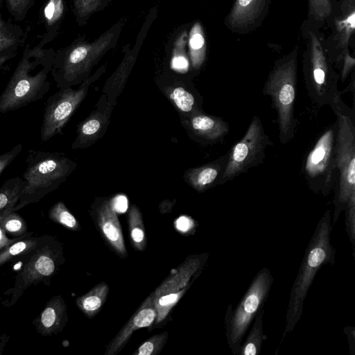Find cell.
I'll return each instance as SVG.
<instances>
[{"instance_id":"cell-1","label":"cell","mask_w":355,"mask_h":355,"mask_svg":"<svg viewBox=\"0 0 355 355\" xmlns=\"http://www.w3.org/2000/svg\"><path fill=\"white\" fill-rule=\"evenodd\" d=\"M331 210L327 209L316 225L308 243L291 287L282 340L287 334L294 330L299 322L307 293L318 271L324 265L334 263L336 250L331 243Z\"/></svg>"},{"instance_id":"cell-2","label":"cell","mask_w":355,"mask_h":355,"mask_svg":"<svg viewBox=\"0 0 355 355\" xmlns=\"http://www.w3.org/2000/svg\"><path fill=\"white\" fill-rule=\"evenodd\" d=\"M330 106L336 116L335 158L336 178L334 187L335 224L349 200L355 198V112L342 100L339 92Z\"/></svg>"},{"instance_id":"cell-3","label":"cell","mask_w":355,"mask_h":355,"mask_svg":"<svg viewBox=\"0 0 355 355\" xmlns=\"http://www.w3.org/2000/svg\"><path fill=\"white\" fill-rule=\"evenodd\" d=\"M23 174L25 184L13 211L42 199L71 174L76 164L58 153L29 150Z\"/></svg>"},{"instance_id":"cell-4","label":"cell","mask_w":355,"mask_h":355,"mask_svg":"<svg viewBox=\"0 0 355 355\" xmlns=\"http://www.w3.org/2000/svg\"><path fill=\"white\" fill-rule=\"evenodd\" d=\"M51 60L26 52L0 95V113L12 112L42 99L50 89Z\"/></svg>"},{"instance_id":"cell-5","label":"cell","mask_w":355,"mask_h":355,"mask_svg":"<svg viewBox=\"0 0 355 355\" xmlns=\"http://www.w3.org/2000/svg\"><path fill=\"white\" fill-rule=\"evenodd\" d=\"M296 54L278 63L270 73L263 93L272 100L277 112L279 139L286 144L295 136L296 120L294 105L296 95Z\"/></svg>"},{"instance_id":"cell-6","label":"cell","mask_w":355,"mask_h":355,"mask_svg":"<svg viewBox=\"0 0 355 355\" xmlns=\"http://www.w3.org/2000/svg\"><path fill=\"white\" fill-rule=\"evenodd\" d=\"M268 268L261 269L240 302L233 309L230 304L225 315V336L227 345L234 355H238L243 338L257 313L263 309L273 283Z\"/></svg>"},{"instance_id":"cell-7","label":"cell","mask_w":355,"mask_h":355,"mask_svg":"<svg viewBox=\"0 0 355 355\" xmlns=\"http://www.w3.org/2000/svg\"><path fill=\"white\" fill-rule=\"evenodd\" d=\"M337 123L329 127L318 139L304 164L307 184L313 192L328 196L336 178L335 141Z\"/></svg>"},{"instance_id":"cell-8","label":"cell","mask_w":355,"mask_h":355,"mask_svg":"<svg viewBox=\"0 0 355 355\" xmlns=\"http://www.w3.org/2000/svg\"><path fill=\"white\" fill-rule=\"evenodd\" d=\"M272 144L260 118L254 116L244 136L228 152L227 162L218 185L261 164L266 157V148Z\"/></svg>"},{"instance_id":"cell-9","label":"cell","mask_w":355,"mask_h":355,"mask_svg":"<svg viewBox=\"0 0 355 355\" xmlns=\"http://www.w3.org/2000/svg\"><path fill=\"white\" fill-rule=\"evenodd\" d=\"M28 255V260L16 276L15 286L12 289L15 300L30 286L44 282L51 277L64 261L61 244L54 238L47 236L42 237Z\"/></svg>"},{"instance_id":"cell-10","label":"cell","mask_w":355,"mask_h":355,"mask_svg":"<svg viewBox=\"0 0 355 355\" xmlns=\"http://www.w3.org/2000/svg\"><path fill=\"white\" fill-rule=\"evenodd\" d=\"M105 70L99 69L92 77L85 78L78 89L67 87L49 96L46 101L40 136L42 141H47L60 134L76 110L85 98L90 84Z\"/></svg>"},{"instance_id":"cell-11","label":"cell","mask_w":355,"mask_h":355,"mask_svg":"<svg viewBox=\"0 0 355 355\" xmlns=\"http://www.w3.org/2000/svg\"><path fill=\"white\" fill-rule=\"evenodd\" d=\"M114 33H105L90 44H80L72 49L62 64L56 67L53 76L60 89L70 87L86 73L105 52L113 40Z\"/></svg>"},{"instance_id":"cell-12","label":"cell","mask_w":355,"mask_h":355,"mask_svg":"<svg viewBox=\"0 0 355 355\" xmlns=\"http://www.w3.org/2000/svg\"><path fill=\"white\" fill-rule=\"evenodd\" d=\"M310 67L305 77L307 93L318 106L330 105L339 92L338 77L331 71L318 37L313 33H310Z\"/></svg>"},{"instance_id":"cell-13","label":"cell","mask_w":355,"mask_h":355,"mask_svg":"<svg viewBox=\"0 0 355 355\" xmlns=\"http://www.w3.org/2000/svg\"><path fill=\"white\" fill-rule=\"evenodd\" d=\"M155 318L156 311L151 293L110 341L106 348L105 355L118 354L135 331L150 327L155 322Z\"/></svg>"},{"instance_id":"cell-14","label":"cell","mask_w":355,"mask_h":355,"mask_svg":"<svg viewBox=\"0 0 355 355\" xmlns=\"http://www.w3.org/2000/svg\"><path fill=\"white\" fill-rule=\"evenodd\" d=\"M96 223L103 238L111 249L123 258L127 257V250L121 227L111 200H104L96 209Z\"/></svg>"},{"instance_id":"cell-15","label":"cell","mask_w":355,"mask_h":355,"mask_svg":"<svg viewBox=\"0 0 355 355\" xmlns=\"http://www.w3.org/2000/svg\"><path fill=\"white\" fill-rule=\"evenodd\" d=\"M208 257L207 253L188 256L175 272L166 278L152 293L153 297H156L189 287L191 278L196 277L201 272Z\"/></svg>"},{"instance_id":"cell-16","label":"cell","mask_w":355,"mask_h":355,"mask_svg":"<svg viewBox=\"0 0 355 355\" xmlns=\"http://www.w3.org/2000/svg\"><path fill=\"white\" fill-rule=\"evenodd\" d=\"M113 105L98 108L78 126L76 137L71 146L73 149L85 148L103 136L106 130Z\"/></svg>"},{"instance_id":"cell-17","label":"cell","mask_w":355,"mask_h":355,"mask_svg":"<svg viewBox=\"0 0 355 355\" xmlns=\"http://www.w3.org/2000/svg\"><path fill=\"white\" fill-rule=\"evenodd\" d=\"M67 306L63 298H51L33 321L37 332L42 336H51L60 333L67 322Z\"/></svg>"},{"instance_id":"cell-18","label":"cell","mask_w":355,"mask_h":355,"mask_svg":"<svg viewBox=\"0 0 355 355\" xmlns=\"http://www.w3.org/2000/svg\"><path fill=\"white\" fill-rule=\"evenodd\" d=\"M228 159V153L211 163L189 169L184 175L187 181L198 192L218 185Z\"/></svg>"},{"instance_id":"cell-19","label":"cell","mask_w":355,"mask_h":355,"mask_svg":"<svg viewBox=\"0 0 355 355\" xmlns=\"http://www.w3.org/2000/svg\"><path fill=\"white\" fill-rule=\"evenodd\" d=\"M193 134L208 141H218L229 132V125L223 119L197 113L189 119Z\"/></svg>"},{"instance_id":"cell-20","label":"cell","mask_w":355,"mask_h":355,"mask_svg":"<svg viewBox=\"0 0 355 355\" xmlns=\"http://www.w3.org/2000/svg\"><path fill=\"white\" fill-rule=\"evenodd\" d=\"M265 0H236L227 16L232 28H243L252 24L260 15Z\"/></svg>"},{"instance_id":"cell-21","label":"cell","mask_w":355,"mask_h":355,"mask_svg":"<svg viewBox=\"0 0 355 355\" xmlns=\"http://www.w3.org/2000/svg\"><path fill=\"white\" fill-rule=\"evenodd\" d=\"M108 285L102 282L89 292L78 297L76 304L78 309L88 318L94 317L102 309L108 293Z\"/></svg>"},{"instance_id":"cell-22","label":"cell","mask_w":355,"mask_h":355,"mask_svg":"<svg viewBox=\"0 0 355 355\" xmlns=\"http://www.w3.org/2000/svg\"><path fill=\"white\" fill-rule=\"evenodd\" d=\"M341 8V15L336 18L335 24L339 46L345 48L355 28L354 0H345Z\"/></svg>"},{"instance_id":"cell-23","label":"cell","mask_w":355,"mask_h":355,"mask_svg":"<svg viewBox=\"0 0 355 355\" xmlns=\"http://www.w3.org/2000/svg\"><path fill=\"white\" fill-rule=\"evenodd\" d=\"M263 310H260L256 315L252 326L245 341L241 343L238 355H259L262 343L267 339L263 329Z\"/></svg>"},{"instance_id":"cell-24","label":"cell","mask_w":355,"mask_h":355,"mask_svg":"<svg viewBox=\"0 0 355 355\" xmlns=\"http://www.w3.org/2000/svg\"><path fill=\"white\" fill-rule=\"evenodd\" d=\"M33 232L19 236L16 241L0 249V266L19 255H26L40 243L42 237H32Z\"/></svg>"},{"instance_id":"cell-25","label":"cell","mask_w":355,"mask_h":355,"mask_svg":"<svg viewBox=\"0 0 355 355\" xmlns=\"http://www.w3.org/2000/svg\"><path fill=\"white\" fill-rule=\"evenodd\" d=\"M189 55L192 66L199 69L206 56V42L203 29L199 22H196L191 28L188 38Z\"/></svg>"},{"instance_id":"cell-26","label":"cell","mask_w":355,"mask_h":355,"mask_svg":"<svg viewBox=\"0 0 355 355\" xmlns=\"http://www.w3.org/2000/svg\"><path fill=\"white\" fill-rule=\"evenodd\" d=\"M132 65L131 60L128 59L106 82L103 92L106 95L110 105H114L116 98L123 91Z\"/></svg>"},{"instance_id":"cell-27","label":"cell","mask_w":355,"mask_h":355,"mask_svg":"<svg viewBox=\"0 0 355 355\" xmlns=\"http://www.w3.org/2000/svg\"><path fill=\"white\" fill-rule=\"evenodd\" d=\"M128 225L131 243L134 248L144 251L146 246V239L142 214L139 208L133 205L128 214Z\"/></svg>"},{"instance_id":"cell-28","label":"cell","mask_w":355,"mask_h":355,"mask_svg":"<svg viewBox=\"0 0 355 355\" xmlns=\"http://www.w3.org/2000/svg\"><path fill=\"white\" fill-rule=\"evenodd\" d=\"M25 184L24 180L15 177L6 180L0 187V214L6 208L15 206Z\"/></svg>"},{"instance_id":"cell-29","label":"cell","mask_w":355,"mask_h":355,"mask_svg":"<svg viewBox=\"0 0 355 355\" xmlns=\"http://www.w3.org/2000/svg\"><path fill=\"white\" fill-rule=\"evenodd\" d=\"M189 287H186L179 291L166 293L153 297L154 306L156 311L155 323L157 324L163 322L168 316L171 310L176 305Z\"/></svg>"},{"instance_id":"cell-30","label":"cell","mask_w":355,"mask_h":355,"mask_svg":"<svg viewBox=\"0 0 355 355\" xmlns=\"http://www.w3.org/2000/svg\"><path fill=\"white\" fill-rule=\"evenodd\" d=\"M49 218L70 230H80L78 222L62 201H58L50 208Z\"/></svg>"},{"instance_id":"cell-31","label":"cell","mask_w":355,"mask_h":355,"mask_svg":"<svg viewBox=\"0 0 355 355\" xmlns=\"http://www.w3.org/2000/svg\"><path fill=\"white\" fill-rule=\"evenodd\" d=\"M13 207L8 209L1 220V227L4 232L15 237L21 236L27 233L28 226L24 219L12 210Z\"/></svg>"},{"instance_id":"cell-32","label":"cell","mask_w":355,"mask_h":355,"mask_svg":"<svg viewBox=\"0 0 355 355\" xmlns=\"http://www.w3.org/2000/svg\"><path fill=\"white\" fill-rule=\"evenodd\" d=\"M169 96L176 107L182 112L185 113L193 112V114L199 113L196 107L194 96L184 88L178 87L173 89Z\"/></svg>"},{"instance_id":"cell-33","label":"cell","mask_w":355,"mask_h":355,"mask_svg":"<svg viewBox=\"0 0 355 355\" xmlns=\"http://www.w3.org/2000/svg\"><path fill=\"white\" fill-rule=\"evenodd\" d=\"M187 41V35L186 32L179 37L174 45L171 67L179 72H186L189 68V60L185 52Z\"/></svg>"},{"instance_id":"cell-34","label":"cell","mask_w":355,"mask_h":355,"mask_svg":"<svg viewBox=\"0 0 355 355\" xmlns=\"http://www.w3.org/2000/svg\"><path fill=\"white\" fill-rule=\"evenodd\" d=\"M167 339L166 331L155 334L142 343L132 355H157L164 347Z\"/></svg>"},{"instance_id":"cell-35","label":"cell","mask_w":355,"mask_h":355,"mask_svg":"<svg viewBox=\"0 0 355 355\" xmlns=\"http://www.w3.org/2000/svg\"><path fill=\"white\" fill-rule=\"evenodd\" d=\"M345 230L347 233L349 241L352 246L353 255L354 256L355 246V198H351L347 202L345 209Z\"/></svg>"},{"instance_id":"cell-36","label":"cell","mask_w":355,"mask_h":355,"mask_svg":"<svg viewBox=\"0 0 355 355\" xmlns=\"http://www.w3.org/2000/svg\"><path fill=\"white\" fill-rule=\"evenodd\" d=\"M309 13L318 19H323L331 13V0H309Z\"/></svg>"},{"instance_id":"cell-37","label":"cell","mask_w":355,"mask_h":355,"mask_svg":"<svg viewBox=\"0 0 355 355\" xmlns=\"http://www.w3.org/2000/svg\"><path fill=\"white\" fill-rule=\"evenodd\" d=\"M17 40L13 33L6 27L0 16V56L6 55L15 44Z\"/></svg>"},{"instance_id":"cell-38","label":"cell","mask_w":355,"mask_h":355,"mask_svg":"<svg viewBox=\"0 0 355 355\" xmlns=\"http://www.w3.org/2000/svg\"><path fill=\"white\" fill-rule=\"evenodd\" d=\"M63 12L62 0H50L44 8V16L49 24L55 22Z\"/></svg>"},{"instance_id":"cell-39","label":"cell","mask_w":355,"mask_h":355,"mask_svg":"<svg viewBox=\"0 0 355 355\" xmlns=\"http://www.w3.org/2000/svg\"><path fill=\"white\" fill-rule=\"evenodd\" d=\"M101 0H76L75 8L80 17H85L97 8Z\"/></svg>"},{"instance_id":"cell-40","label":"cell","mask_w":355,"mask_h":355,"mask_svg":"<svg viewBox=\"0 0 355 355\" xmlns=\"http://www.w3.org/2000/svg\"><path fill=\"white\" fill-rule=\"evenodd\" d=\"M23 146L21 143L14 146L9 151L0 155V175L3 171L12 162L22 150Z\"/></svg>"},{"instance_id":"cell-41","label":"cell","mask_w":355,"mask_h":355,"mask_svg":"<svg viewBox=\"0 0 355 355\" xmlns=\"http://www.w3.org/2000/svg\"><path fill=\"white\" fill-rule=\"evenodd\" d=\"M175 224L176 229L184 234L192 232L196 227L195 221L187 216L179 217Z\"/></svg>"},{"instance_id":"cell-42","label":"cell","mask_w":355,"mask_h":355,"mask_svg":"<svg viewBox=\"0 0 355 355\" xmlns=\"http://www.w3.org/2000/svg\"><path fill=\"white\" fill-rule=\"evenodd\" d=\"M355 65V60L352 57L347 51L344 56V64L341 73V80L342 82L345 81L347 77L353 69Z\"/></svg>"},{"instance_id":"cell-43","label":"cell","mask_w":355,"mask_h":355,"mask_svg":"<svg viewBox=\"0 0 355 355\" xmlns=\"http://www.w3.org/2000/svg\"><path fill=\"white\" fill-rule=\"evenodd\" d=\"M344 333L347 336V340L349 345V352L351 355L355 354V328L352 326H346L344 327Z\"/></svg>"},{"instance_id":"cell-44","label":"cell","mask_w":355,"mask_h":355,"mask_svg":"<svg viewBox=\"0 0 355 355\" xmlns=\"http://www.w3.org/2000/svg\"><path fill=\"white\" fill-rule=\"evenodd\" d=\"M11 207H14V206H10V207L6 208L0 214V249L2 248L3 247H4L5 245L16 241L19 237V236L15 237L14 239L8 238L6 236V232H4V230H3V228L1 227V220H2L4 215L6 214L7 211L8 210V209Z\"/></svg>"},{"instance_id":"cell-45","label":"cell","mask_w":355,"mask_h":355,"mask_svg":"<svg viewBox=\"0 0 355 355\" xmlns=\"http://www.w3.org/2000/svg\"><path fill=\"white\" fill-rule=\"evenodd\" d=\"M112 207L115 211L123 212L128 207V200L124 196H117L112 200H111Z\"/></svg>"},{"instance_id":"cell-46","label":"cell","mask_w":355,"mask_h":355,"mask_svg":"<svg viewBox=\"0 0 355 355\" xmlns=\"http://www.w3.org/2000/svg\"><path fill=\"white\" fill-rule=\"evenodd\" d=\"M8 1L10 8L15 10L25 7L28 0H8Z\"/></svg>"},{"instance_id":"cell-47","label":"cell","mask_w":355,"mask_h":355,"mask_svg":"<svg viewBox=\"0 0 355 355\" xmlns=\"http://www.w3.org/2000/svg\"><path fill=\"white\" fill-rule=\"evenodd\" d=\"M9 339V336L6 335V334H3L0 338V354L2 353V351L3 350L4 347L6 345V343L8 342Z\"/></svg>"},{"instance_id":"cell-48","label":"cell","mask_w":355,"mask_h":355,"mask_svg":"<svg viewBox=\"0 0 355 355\" xmlns=\"http://www.w3.org/2000/svg\"><path fill=\"white\" fill-rule=\"evenodd\" d=\"M10 55H1L0 56V68L10 58Z\"/></svg>"}]
</instances>
